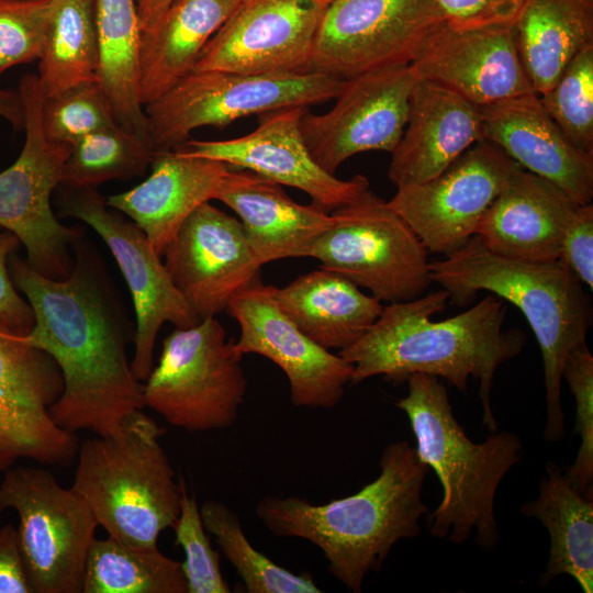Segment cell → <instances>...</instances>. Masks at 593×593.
<instances>
[{
    "label": "cell",
    "mask_w": 593,
    "mask_h": 593,
    "mask_svg": "<svg viewBox=\"0 0 593 593\" xmlns=\"http://www.w3.org/2000/svg\"><path fill=\"white\" fill-rule=\"evenodd\" d=\"M80 240L65 279L42 276L16 253L8 267L34 313V325L22 339L47 353L61 371L64 390L49 410L53 421L71 433L102 436L116 432L128 414L145 406L143 383L126 355L135 325L102 264Z\"/></svg>",
    "instance_id": "obj_1"
},
{
    "label": "cell",
    "mask_w": 593,
    "mask_h": 593,
    "mask_svg": "<svg viewBox=\"0 0 593 593\" xmlns=\"http://www.w3.org/2000/svg\"><path fill=\"white\" fill-rule=\"evenodd\" d=\"M448 300L440 289L389 303L370 328L338 354L353 365L350 384L376 376L401 382L424 373L467 392L469 379L479 380L482 424L494 433L497 423L490 401L494 376L522 351L525 336L519 329L503 328L507 307L493 294L460 314L433 321Z\"/></svg>",
    "instance_id": "obj_2"
},
{
    "label": "cell",
    "mask_w": 593,
    "mask_h": 593,
    "mask_svg": "<svg viewBox=\"0 0 593 593\" xmlns=\"http://www.w3.org/2000/svg\"><path fill=\"white\" fill-rule=\"evenodd\" d=\"M380 474L357 493L325 504L298 496H266L255 513L275 536L300 538L316 546L327 570L349 592L360 593L401 539L415 538L428 512L422 489L428 467L409 441L387 445Z\"/></svg>",
    "instance_id": "obj_3"
},
{
    "label": "cell",
    "mask_w": 593,
    "mask_h": 593,
    "mask_svg": "<svg viewBox=\"0 0 593 593\" xmlns=\"http://www.w3.org/2000/svg\"><path fill=\"white\" fill-rule=\"evenodd\" d=\"M430 279L458 306L488 291L522 312L542 356L544 439L561 440L566 429L563 366L570 353L586 344L592 324V306L583 283L560 258L544 262L506 258L489 250L475 235L460 249L430 262Z\"/></svg>",
    "instance_id": "obj_4"
},
{
    "label": "cell",
    "mask_w": 593,
    "mask_h": 593,
    "mask_svg": "<svg viewBox=\"0 0 593 593\" xmlns=\"http://www.w3.org/2000/svg\"><path fill=\"white\" fill-rule=\"evenodd\" d=\"M406 382L407 394L394 405L410 421L419 460L434 470L443 488L441 501L427 518L429 534L462 544L474 533L479 547L495 548V494L522 459L521 438L496 430L483 443H473L456 419L439 378L414 373Z\"/></svg>",
    "instance_id": "obj_5"
},
{
    "label": "cell",
    "mask_w": 593,
    "mask_h": 593,
    "mask_svg": "<svg viewBox=\"0 0 593 593\" xmlns=\"http://www.w3.org/2000/svg\"><path fill=\"white\" fill-rule=\"evenodd\" d=\"M164 432L136 410L113 434L80 443L77 454L70 488L108 536L137 548H157L180 511V483L159 441Z\"/></svg>",
    "instance_id": "obj_6"
},
{
    "label": "cell",
    "mask_w": 593,
    "mask_h": 593,
    "mask_svg": "<svg viewBox=\"0 0 593 593\" xmlns=\"http://www.w3.org/2000/svg\"><path fill=\"white\" fill-rule=\"evenodd\" d=\"M242 358L215 317L175 327L143 383L144 405L189 433L228 428L247 392Z\"/></svg>",
    "instance_id": "obj_7"
},
{
    "label": "cell",
    "mask_w": 593,
    "mask_h": 593,
    "mask_svg": "<svg viewBox=\"0 0 593 593\" xmlns=\"http://www.w3.org/2000/svg\"><path fill=\"white\" fill-rule=\"evenodd\" d=\"M344 79L310 71L298 75H247L193 70L144 107L147 142L154 153L174 150L203 126L270 111L311 107L334 99Z\"/></svg>",
    "instance_id": "obj_8"
},
{
    "label": "cell",
    "mask_w": 593,
    "mask_h": 593,
    "mask_svg": "<svg viewBox=\"0 0 593 593\" xmlns=\"http://www.w3.org/2000/svg\"><path fill=\"white\" fill-rule=\"evenodd\" d=\"M332 214L309 253L320 267L388 304L418 298L433 283L428 250L388 201L368 189Z\"/></svg>",
    "instance_id": "obj_9"
},
{
    "label": "cell",
    "mask_w": 593,
    "mask_h": 593,
    "mask_svg": "<svg viewBox=\"0 0 593 593\" xmlns=\"http://www.w3.org/2000/svg\"><path fill=\"white\" fill-rule=\"evenodd\" d=\"M18 90L25 110V142L16 160L0 172V227L19 237L35 271L61 280L72 270L70 251L82 235L59 223L51 206L70 145L49 142L44 135L37 75L23 76Z\"/></svg>",
    "instance_id": "obj_10"
},
{
    "label": "cell",
    "mask_w": 593,
    "mask_h": 593,
    "mask_svg": "<svg viewBox=\"0 0 593 593\" xmlns=\"http://www.w3.org/2000/svg\"><path fill=\"white\" fill-rule=\"evenodd\" d=\"M18 513L20 550L33 593H82L96 517L71 488L37 467H12L0 480V511Z\"/></svg>",
    "instance_id": "obj_11"
},
{
    "label": "cell",
    "mask_w": 593,
    "mask_h": 593,
    "mask_svg": "<svg viewBox=\"0 0 593 593\" xmlns=\"http://www.w3.org/2000/svg\"><path fill=\"white\" fill-rule=\"evenodd\" d=\"M444 22L436 0H333L320 20L311 71L347 79L410 65Z\"/></svg>",
    "instance_id": "obj_12"
},
{
    "label": "cell",
    "mask_w": 593,
    "mask_h": 593,
    "mask_svg": "<svg viewBox=\"0 0 593 593\" xmlns=\"http://www.w3.org/2000/svg\"><path fill=\"white\" fill-rule=\"evenodd\" d=\"M60 212L82 221L103 239L131 291L136 324L131 369L145 381L154 367V348L160 327L169 322L187 328L200 320L172 283L145 233L133 222L110 211L92 188L64 187Z\"/></svg>",
    "instance_id": "obj_13"
},
{
    "label": "cell",
    "mask_w": 593,
    "mask_h": 593,
    "mask_svg": "<svg viewBox=\"0 0 593 593\" xmlns=\"http://www.w3.org/2000/svg\"><path fill=\"white\" fill-rule=\"evenodd\" d=\"M521 166L481 139L437 177L396 189L388 204L428 253L448 256L475 235L478 225Z\"/></svg>",
    "instance_id": "obj_14"
},
{
    "label": "cell",
    "mask_w": 593,
    "mask_h": 593,
    "mask_svg": "<svg viewBox=\"0 0 593 593\" xmlns=\"http://www.w3.org/2000/svg\"><path fill=\"white\" fill-rule=\"evenodd\" d=\"M63 390L61 371L47 353L0 329V471L20 459L55 467L74 461L78 436L49 413Z\"/></svg>",
    "instance_id": "obj_15"
},
{
    "label": "cell",
    "mask_w": 593,
    "mask_h": 593,
    "mask_svg": "<svg viewBox=\"0 0 593 593\" xmlns=\"http://www.w3.org/2000/svg\"><path fill=\"white\" fill-rule=\"evenodd\" d=\"M417 78L410 65L384 67L347 79L333 108H307L300 130L314 160L335 175L348 158L369 150L391 153L400 142Z\"/></svg>",
    "instance_id": "obj_16"
},
{
    "label": "cell",
    "mask_w": 593,
    "mask_h": 593,
    "mask_svg": "<svg viewBox=\"0 0 593 593\" xmlns=\"http://www.w3.org/2000/svg\"><path fill=\"white\" fill-rule=\"evenodd\" d=\"M275 290L259 281L230 301L225 311L240 329L236 349L276 363L289 381L294 406L335 407L350 383L353 365L309 338L281 311Z\"/></svg>",
    "instance_id": "obj_17"
},
{
    "label": "cell",
    "mask_w": 593,
    "mask_h": 593,
    "mask_svg": "<svg viewBox=\"0 0 593 593\" xmlns=\"http://www.w3.org/2000/svg\"><path fill=\"white\" fill-rule=\"evenodd\" d=\"M324 8L312 0H240L204 47L194 70L310 72Z\"/></svg>",
    "instance_id": "obj_18"
},
{
    "label": "cell",
    "mask_w": 593,
    "mask_h": 593,
    "mask_svg": "<svg viewBox=\"0 0 593 593\" xmlns=\"http://www.w3.org/2000/svg\"><path fill=\"white\" fill-rule=\"evenodd\" d=\"M161 256L172 283L200 321L215 317L235 294L261 281L264 265L240 222L210 202L186 219Z\"/></svg>",
    "instance_id": "obj_19"
},
{
    "label": "cell",
    "mask_w": 593,
    "mask_h": 593,
    "mask_svg": "<svg viewBox=\"0 0 593 593\" xmlns=\"http://www.w3.org/2000/svg\"><path fill=\"white\" fill-rule=\"evenodd\" d=\"M307 108H284L259 114L258 126L249 134L223 141L187 139L176 149L296 188L305 192L314 205L333 212L368 190L369 180L362 175L339 179L314 160L300 130L301 116Z\"/></svg>",
    "instance_id": "obj_20"
},
{
    "label": "cell",
    "mask_w": 593,
    "mask_h": 593,
    "mask_svg": "<svg viewBox=\"0 0 593 593\" xmlns=\"http://www.w3.org/2000/svg\"><path fill=\"white\" fill-rule=\"evenodd\" d=\"M410 67L417 79L443 86L479 107L535 92L513 25L455 29L444 22Z\"/></svg>",
    "instance_id": "obj_21"
},
{
    "label": "cell",
    "mask_w": 593,
    "mask_h": 593,
    "mask_svg": "<svg viewBox=\"0 0 593 593\" xmlns=\"http://www.w3.org/2000/svg\"><path fill=\"white\" fill-rule=\"evenodd\" d=\"M483 139L523 169L562 190L578 204L592 203L593 154L575 146L537 93L481 107Z\"/></svg>",
    "instance_id": "obj_22"
},
{
    "label": "cell",
    "mask_w": 593,
    "mask_h": 593,
    "mask_svg": "<svg viewBox=\"0 0 593 593\" xmlns=\"http://www.w3.org/2000/svg\"><path fill=\"white\" fill-rule=\"evenodd\" d=\"M483 139L481 107L437 83L417 79L403 135L391 152L390 181L426 182Z\"/></svg>",
    "instance_id": "obj_23"
},
{
    "label": "cell",
    "mask_w": 593,
    "mask_h": 593,
    "mask_svg": "<svg viewBox=\"0 0 593 593\" xmlns=\"http://www.w3.org/2000/svg\"><path fill=\"white\" fill-rule=\"evenodd\" d=\"M577 205L557 186L521 167L482 216L475 236L506 258L552 261L560 257L563 233Z\"/></svg>",
    "instance_id": "obj_24"
},
{
    "label": "cell",
    "mask_w": 593,
    "mask_h": 593,
    "mask_svg": "<svg viewBox=\"0 0 593 593\" xmlns=\"http://www.w3.org/2000/svg\"><path fill=\"white\" fill-rule=\"evenodd\" d=\"M150 175L128 191L105 199L133 221L161 256L186 219L216 198L231 166L180 149L156 153Z\"/></svg>",
    "instance_id": "obj_25"
},
{
    "label": "cell",
    "mask_w": 593,
    "mask_h": 593,
    "mask_svg": "<svg viewBox=\"0 0 593 593\" xmlns=\"http://www.w3.org/2000/svg\"><path fill=\"white\" fill-rule=\"evenodd\" d=\"M215 200L238 216L245 236L265 265L309 257L315 240L334 223L332 213L292 200L282 186L253 171L231 167Z\"/></svg>",
    "instance_id": "obj_26"
},
{
    "label": "cell",
    "mask_w": 593,
    "mask_h": 593,
    "mask_svg": "<svg viewBox=\"0 0 593 593\" xmlns=\"http://www.w3.org/2000/svg\"><path fill=\"white\" fill-rule=\"evenodd\" d=\"M275 300L309 338L339 351L355 344L384 306L345 277L322 267L276 288Z\"/></svg>",
    "instance_id": "obj_27"
},
{
    "label": "cell",
    "mask_w": 593,
    "mask_h": 593,
    "mask_svg": "<svg viewBox=\"0 0 593 593\" xmlns=\"http://www.w3.org/2000/svg\"><path fill=\"white\" fill-rule=\"evenodd\" d=\"M240 0H174L141 36L139 100L145 107L192 72L204 47Z\"/></svg>",
    "instance_id": "obj_28"
},
{
    "label": "cell",
    "mask_w": 593,
    "mask_h": 593,
    "mask_svg": "<svg viewBox=\"0 0 593 593\" xmlns=\"http://www.w3.org/2000/svg\"><path fill=\"white\" fill-rule=\"evenodd\" d=\"M535 500L519 512L538 519L549 533V559L539 578L542 586L558 575L577 581L584 593L593 592V499L575 491L560 468L549 461Z\"/></svg>",
    "instance_id": "obj_29"
},
{
    "label": "cell",
    "mask_w": 593,
    "mask_h": 593,
    "mask_svg": "<svg viewBox=\"0 0 593 593\" xmlns=\"http://www.w3.org/2000/svg\"><path fill=\"white\" fill-rule=\"evenodd\" d=\"M513 26L524 69L541 96L593 43V0H526Z\"/></svg>",
    "instance_id": "obj_30"
},
{
    "label": "cell",
    "mask_w": 593,
    "mask_h": 593,
    "mask_svg": "<svg viewBox=\"0 0 593 593\" xmlns=\"http://www.w3.org/2000/svg\"><path fill=\"white\" fill-rule=\"evenodd\" d=\"M98 82L119 125L147 141L139 100L141 27L137 0H94Z\"/></svg>",
    "instance_id": "obj_31"
},
{
    "label": "cell",
    "mask_w": 593,
    "mask_h": 593,
    "mask_svg": "<svg viewBox=\"0 0 593 593\" xmlns=\"http://www.w3.org/2000/svg\"><path fill=\"white\" fill-rule=\"evenodd\" d=\"M38 82L44 98L98 81L99 46L94 0H52Z\"/></svg>",
    "instance_id": "obj_32"
},
{
    "label": "cell",
    "mask_w": 593,
    "mask_h": 593,
    "mask_svg": "<svg viewBox=\"0 0 593 593\" xmlns=\"http://www.w3.org/2000/svg\"><path fill=\"white\" fill-rule=\"evenodd\" d=\"M82 593H188L180 561L159 549L133 547L108 536L92 540Z\"/></svg>",
    "instance_id": "obj_33"
},
{
    "label": "cell",
    "mask_w": 593,
    "mask_h": 593,
    "mask_svg": "<svg viewBox=\"0 0 593 593\" xmlns=\"http://www.w3.org/2000/svg\"><path fill=\"white\" fill-rule=\"evenodd\" d=\"M200 512L206 532L215 538L247 593L322 592L309 573H293L258 551L247 539L237 513L224 502L208 500Z\"/></svg>",
    "instance_id": "obj_34"
},
{
    "label": "cell",
    "mask_w": 593,
    "mask_h": 593,
    "mask_svg": "<svg viewBox=\"0 0 593 593\" xmlns=\"http://www.w3.org/2000/svg\"><path fill=\"white\" fill-rule=\"evenodd\" d=\"M153 157L146 139L116 123L70 145L60 184L94 189L109 180L142 176Z\"/></svg>",
    "instance_id": "obj_35"
},
{
    "label": "cell",
    "mask_w": 593,
    "mask_h": 593,
    "mask_svg": "<svg viewBox=\"0 0 593 593\" xmlns=\"http://www.w3.org/2000/svg\"><path fill=\"white\" fill-rule=\"evenodd\" d=\"M539 98L567 137L593 154V43L571 59L556 83Z\"/></svg>",
    "instance_id": "obj_36"
},
{
    "label": "cell",
    "mask_w": 593,
    "mask_h": 593,
    "mask_svg": "<svg viewBox=\"0 0 593 593\" xmlns=\"http://www.w3.org/2000/svg\"><path fill=\"white\" fill-rule=\"evenodd\" d=\"M41 119L45 137L49 142L67 145L116 124L98 81L80 83L44 98Z\"/></svg>",
    "instance_id": "obj_37"
},
{
    "label": "cell",
    "mask_w": 593,
    "mask_h": 593,
    "mask_svg": "<svg viewBox=\"0 0 593 593\" xmlns=\"http://www.w3.org/2000/svg\"><path fill=\"white\" fill-rule=\"evenodd\" d=\"M180 511L172 525L175 545L184 552L181 562L188 593H230L231 588L221 572L220 555L213 549L204 527L200 507L182 478Z\"/></svg>",
    "instance_id": "obj_38"
},
{
    "label": "cell",
    "mask_w": 593,
    "mask_h": 593,
    "mask_svg": "<svg viewBox=\"0 0 593 593\" xmlns=\"http://www.w3.org/2000/svg\"><path fill=\"white\" fill-rule=\"evenodd\" d=\"M562 378L575 400L574 434L581 439L575 460L564 478L580 494L593 499V356L586 344L567 357Z\"/></svg>",
    "instance_id": "obj_39"
},
{
    "label": "cell",
    "mask_w": 593,
    "mask_h": 593,
    "mask_svg": "<svg viewBox=\"0 0 593 593\" xmlns=\"http://www.w3.org/2000/svg\"><path fill=\"white\" fill-rule=\"evenodd\" d=\"M52 0H0V76L40 58Z\"/></svg>",
    "instance_id": "obj_40"
},
{
    "label": "cell",
    "mask_w": 593,
    "mask_h": 593,
    "mask_svg": "<svg viewBox=\"0 0 593 593\" xmlns=\"http://www.w3.org/2000/svg\"><path fill=\"white\" fill-rule=\"evenodd\" d=\"M526 0H436L445 23L455 29L514 25Z\"/></svg>",
    "instance_id": "obj_41"
},
{
    "label": "cell",
    "mask_w": 593,
    "mask_h": 593,
    "mask_svg": "<svg viewBox=\"0 0 593 593\" xmlns=\"http://www.w3.org/2000/svg\"><path fill=\"white\" fill-rule=\"evenodd\" d=\"M21 244L10 231L0 233V329L15 335H26L34 325V313L30 303L15 288L8 267L9 257Z\"/></svg>",
    "instance_id": "obj_42"
},
{
    "label": "cell",
    "mask_w": 593,
    "mask_h": 593,
    "mask_svg": "<svg viewBox=\"0 0 593 593\" xmlns=\"http://www.w3.org/2000/svg\"><path fill=\"white\" fill-rule=\"evenodd\" d=\"M560 259L577 278L593 288V205L578 204L564 230Z\"/></svg>",
    "instance_id": "obj_43"
},
{
    "label": "cell",
    "mask_w": 593,
    "mask_h": 593,
    "mask_svg": "<svg viewBox=\"0 0 593 593\" xmlns=\"http://www.w3.org/2000/svg\"><path fill=\"white\" fill-rule=\"evenodd\" d=\"M0 593H33L16 528L11 524L0 526Z\"/></svg>",
    "instance_id": "obj_44"
},
{
    "label": "cell",
    "mask_w": 593,
    "mask_h": 593,
    "mask_svg": "<svg viewBox=\"0 0 593 593\" xmlns=\"http://www.w3.org/2000/svg\"><path fill=\"white\" fill-rule=\"evenodd\" d=\"M0 116L15 128H23L25 110L19 90L0 89Z\"/></svg>",
    "instance_id": "obj_45"
},
{
    "label": "cell",
    "mask_w": 593,
    "mask_h": 593,
    "mask_svg": "<svg viewBox=\"0 0 593 593\" xmlns=\"http://www.w3.org/2000/svg\"><path fill=\"white\" fill-rule=\"evenodd\" d=\"M174 0H137L141 36L149 32Z\"/></svg>",
    "instance_id": "obj_46"
},
{
    "label": "cell",
    "mask_w": 593,
    "mask_h": 593,
    "mask_svg": "<svg viewBox=\"0 0 593 593\" xmlns=\"http://www.w3.org/2000/svg\"><path fill=\"white\" fill-rule=\"evenodd\" d=\"M312 1H314L315 3H317V4L322 5V7H326L333 0H312Z\"/></svg>",
    "instance_id": "obj_47"
}]
</instances>
